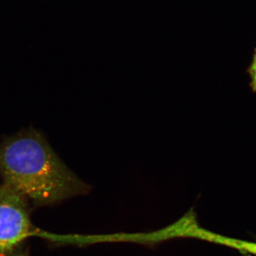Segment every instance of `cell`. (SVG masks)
Here are the masks:
<instances>
[{"instance_id":"obj_1","label":"cell","mask_w":256,"mask_h":256,"mask_svg":"<svg viewBox=\"0 0 256 256\" xmlns=\"http://www.w3.org/2000/svg\"><path fill=\"white\" fill-rule=\"evenodd\" d=\"M0 175L35 206H52L90 190L35 130L20 133L0 144Z\"/></svg>"},{"instance_id":"obj_2","label":"cell","mask_w":256,"mask_h":256,"mask_svg":"<svg viewBox=\"0 0 256 256\" xmlns=\"http://www.w3.org/2000/svg\"><path fill=\"white\" fill-rule=\"evenodd\" d=\"M33 230L30 204L3 183L0 186V256H28L26 242Z\"/></svg>"},{"instance_id":"obj_3","label":"cell","mask_w":256,"mask_h":256,"mask_svg":"<svg viewBox=\"0 0 256 256\" xmlns=\"http://www.w3.org/2000/svg\"><path fill=\"white\" fill-rule=\"evenodd\" d=\"M216 242L228 246L245 254L256 256V242L240 240V239L224 238L218 236L215 238Z\"/></svg>"},{"instance_id":"obj_4","label":"cell","mask_w":256,"mask_h":256,"mask_svg":"<svg viewBox=\"0 0 256 256\" xmlns=\"http://www.w3.org/2000/svg\"><path fill=\"white\" fill-rule=\"evenodd\" d=\"M248 74L250 78V88H252V92H256V50L252 64L248 68Z\"/></svg>"}]
</instances>
